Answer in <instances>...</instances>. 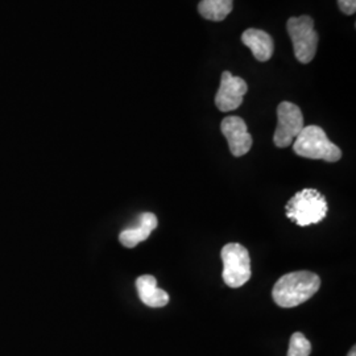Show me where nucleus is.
Listing matches in <instances>:
<instances>
[{
  "instance_id": "nucleus-12",
  "label": "nucleus",
  "mask_w": 356,
  "mask_h": 356,
  "mask_svg": "<svg viewBox=\"0 0 356 356\" xmlns=\"http://www.w3.org/2000/svg\"><path fill=\"white\" fill-rule=\"evenodd\" d=\"M234 8V0H201L198 13L210 22H222Z\"/></svg>"
},
{
  "instance_id": "nucleus-6",
  "label": "nucleus",
  "mask_w": 356,
  "mask_h": 356,
  "mask_svg": "<svg viewBox=\"0 0 356 356\" xmlns=\"http://www.w3.org/2000/svg\"><path fill=\"white\" fill-rule=\"evenodd\" d=\"M304 127V115L301 108L292 102H281L277 107V127L273 135L275 145L277 148L292 145Z\"/></svg>"
},
{
  "instance_id": "nucleus-5",
  "label": "nucleus",
  "mask_w": 356,
  "mask_h": 356,
  "mask_svg": "<svg viewBox=\"0 0 356 356\" xmlns=\"http://www.w3.org/2000/svg\"><path fill=\"white\" fill-rule=\"evenodd\" d=\"M220 257L223 261L222 277L229 288H241L248 282L251 270V257L248 250L239 243H229L222 248Z\"/></svg>"
},
{
  "instance_id": "nucleus-3",
  "label": "nucleus",
  "mask_w": 356,
  "mask_h": 356,
  "mask_svg": "<svg viewBox=\"0 0 356 356\" xmlns=\"http://www.w3.org/2000/svg\"><path fill=\"white\" fill-rule=\"evenodd\" d=\"M296 154L310 159L337 163L342 157V151L327 138L326 132L318 126H306L293 141Z\"/></svg>"
},
{
  "instance_id": "nucleus-8",
  "label": "nucleus",
  "mask_w": 356,
  "mask_h": 356,
  "mask_svg": "<svg viewBox=\"0 0 356 356\" xmlns=\"http://www.w3.org/2000/svg\"><path fill=\"white\" fill-rule=\"evenodd\" d=\"M220 131L229 141V152L235 157H242L252 148V136L241 116H227L222 120Z\"/></svg>"
},
{
  "instance_id": "nucleus-14",
  "label": "nucleus",
  "mask_w": 356,
  "mask_h": 356,
  "mask_svg": "<svg viewBox=\"0 0 356 356\" xmlns=\"http://www.w3.org/2000/svg\"><path fill=\"white\" fill-rule=\"evenodd\" d=\"M338 6L346 15H354L356 13V0H338Z\"/></svg>"
},
{
  "instance_id": "nucleus-10",
  "label": "nucleus",
  "mask_w": 356,
  "mask_h": 356,
  "mask_svg": "<svg viewBox=\"0 0 356 356\" xmlns=\"http://www.w3.org/2000/svg\"><path fill=\"white\" fill-rule=\"evenodd\" d=\"M159 225V219L153 213H144L140 216V225L132 229H123L119 235V241L126 248H134L141 242H145L153 229Z\"/></svg>"
},
{
  "instance_id": "nucleus-4",
  "label": "nucleus",
  "mask_w": 356,
  "mask_h": 356,
  "mask_svg": "<svg viewBox=\"0 0 356 356\" xmlns=\"http://www.w3.org/2000/svg\"><path fill=\"white\" fill-rule=\"evenodd\" d=\"M286 29L292 40L294 56L298 63H312L317 53L319 40L318 33L314 29V20L307 15L291 17L286 23Z\"/></svg>"
},
{
  "instance_id": "nucleus-1",
  "label": "nucleus",
  "mask_w": 356,
  "mask_h": 356,
  "mask_svg": "<svg viewBox=\"0 0 356 356\" xmlns=\"http://www.w3.org/2000/svg\"><path fill=\"white\" fill-rule=\"evenodd\" d=\"M321 288L318 275L309 270L286 273L275 284L272 297L276 305L291 309L309 301Z\"/></svg>"
},
{
  "instance_id": "nucleus-2",
  "label": "nucleus",
  "mask_w": 356,
  "mask_h": 356,
  "mask_svg": "<svg viewBox=\"0 0 356 356\" xmlns=\"http://www.w3.org/2000/svg\"><path fill=\"white\" fill-rule=\"evenodd\" d=\"M286 216L300 227L318 225L329 211L327 201L321 191L304 189L297 191L285 206Z\"/></svg>"
},
{
  "instance_id": "nucleus-15",
  "label": "nucleus",
  "mask_w": 356,
  "mask_h": 356,
  "mask_svg": "<svg viewBox=\"0 0 356 356\" xmlns=\"http://www.w3.org/2000/svg\"><path fill=\"white\" fill-rule=\"evenodd\" d=\"M348 356H356L355 347H353V350L348 353Z\"/></svg>"
},
{
  "instance_id": "nucleus-9",
  "label": "nucleus",
  "mask_w": 356,
  "mask_h": 356,
  "mask_svg": "<svg viewBox=\"0 0 356 356\" xmlns=\"http://www.w3.org/2000/svg\"><path fill=\"white\" fill-rule=\"evenodd\" d=\"M242 42L251 49L254 58L260 63H266L273 56L275 41L266 31L250 28L243 32Z\"/></svg>"
},
{
  "instance_id": "nucleus-13",
  "label": "nucleus",
  "mask_w": 356,
  "mask_h": 356,
  "mask_svg": "<svg viewBox=\"0 0 356 356\" xmlns=\"http://www.w3.org/2000/svg\"><path fill=\"white\" fill-rule=\"evenodd\" d=\"M312 343L302 332H294L289 342L288 356H310Z\"/></svg>"
},
{
  "instance_id": "nucleus-11",
  "label": "nucleus",
  "mask_w": 356,
  "mask_h": 356,
  "mask_svg": "<svg viewBox=\"0 0 356 356\" xmlns=\"http://www.w3.org/2000/svg\"><path fill=\"white\" fill-rule=\"evenodd\" d=\"M136 289L144 305L149 307H164L169 302V294L157 286V280L151 275L138 277Z\"/></svg>"
},
{
  "instance_id": "nucleus-7",
  "label": "nucleus",
  "mask_w": 356,
  "mask_h": 356,
  "mask_svg": "<svg viewBox=\"0 0 356 356\" xmlns=\"http://www.w3.org/2000/svg\"><path fill=\"white\" fill-rule=\"evenodd\" d=\"M247 91L248 86L243 78L232 76L229 72H223L216 97L218 110L222 113H229L239 108Z\"/></svg>"
}]
</instances>
